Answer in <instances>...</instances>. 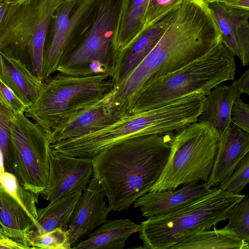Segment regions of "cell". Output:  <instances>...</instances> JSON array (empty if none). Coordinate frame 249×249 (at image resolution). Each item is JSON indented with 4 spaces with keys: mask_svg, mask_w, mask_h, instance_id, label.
<instances>
[{
    "mask_svg": "<svg viewBox=\"0 0 249 249\" xmlns=\"http://www.w3.org/2000/svg\"><path fill=\"white\" fill-rule=\"evenodd\" d=\"M221 41L208 5L201 0H185L153 50L114 88L110 105L129 114L143 86L204 55Z\"/></svg>",
    "mask_w": 249,
    "mask_h": 249,
    "instance_id": "6da1fadb",
    "label": "cell"
},
{
    "mask_svg": "<svg viewBox=\"0 0 249 249\" xmlns=\"http://www.w3.org/2000/svg\"><path fill=\"white\" fill-rule=\"evenodd\" d=\"M170 133L129 138L91 158L93 177L99 182L111 211L126 210L149 192L169 156Z\"/></svg>",
    "mask_w": 249,
    "mask_h": 249,
    "instance_id": "7a4b0ae2",
    "label": "cell"
},
{
    "mask_svg": "<svg viewBox=\"0 0 249 249\" xmlns=\"http://www.w3.org/2000/svg\"><path fill=\"white\" fill-rule=\"evenodd\" d=\"M235 68L234 55L221 41L204 55L143 86L129 113L148 111L194 92L207 95L220 83L233 80Z\"/></svg>",
    "mask_w": 249,
    "mask_h": 249,
    "instance_id": "3957f363",
    "label": "cell"
},
{
    "mask_svg": "<svg viewBox=\"0 0 249 249\" xmlns=\"http://www.w3.org/2000/svg\"><path fill=\"white\" fill-rule=\"evenodd\" d=\"M125 0H95L90 19L67 48L56 71L71 75L111 77L118 31Z\"/></svg>",
    "mask_w": 249,
    "mask_h": 249,
    "instance_id": "277c9868",
    "label": "cell"
},
{
    "mask_svg": "<svg viewBox=\"0 0 249 249\" xmlns=\"http://www.w3.org/2000/svg\"><path fill=\"white\" fill-rule=\"evenodd\" d=\"M220 189L173 212L148 217L140 224V248L171 249L191 235L228 219L234 207L245 197Z\"/></svg>",
    "mask_w": 249,
    "mask_h": 249,
    "instance_id": "5b68a950",
    "label": "cell"
},
{
    "mask_svg": "<svg viewBox=\"0 0 249 249\" xmlns=\"http://www.w3.org/2000/svg\"><path fill=\"white\" fill-rule=\"evenodd\" d=\"M114 88L108 74L71 75L57 72L43 81L38 97L24 114L50 135L62 121L102 100Z\"/></svg>",
    "mask_w": 249,
    "mask_h": 249,
    "instance_id": "8992f818",
    "label": "cell"
},
{
    "mask_svg": "<svg viewBox=\"0 0 249 249\" xmlns=\"http://www.w3.org/2000/svg\"><path fill=\"white\" fill-rule=\"evenodd\" d=\"M170 133V151L164 167L149 192L174 190L180 185L206 182L220 139L210 123L197 121Z\"/></svg>",
    "mask_w": 249,
    "mask_h": 249,
    "instance_id": "52a82bcc",
    "label": "cell"
},
{
    "mask_svg": "<svg viewBox=\"0 0 249 249\" xmlns=\"http://www.w3.org/2000/svg\"><path fill=\"white\" fill-rule=\"evenodd\" d=\"M65 0H32L8 4L0 23V51L19 60L43 81V51L47 26Z\"/></svg>",
    "mask_w": 249,
    "mask_h": 249,
    "instance_id": "ba28073f",
    "label": "cell"
},
{
    "mask_svg": "<svg viewBox=\"0 0 249 249\" xmlns=\"http://www.w3.org/2000/svg\"><path fill=\"white\" fill-rule=\"evenodd\" d=\"M12 174L27 189L42 196L49 174V134L24 113L15 114L9 121Z\"/></svg>",
    "mask_w": 249,
    "mask_h": 249,
    "instance_id": "9c48e42d",
    "label": "cell"
},
{
    "mask_svg": "<svg viewBox=\"0 0 249 249\" xmlns=\"http://www.w3.org/2000/svg\"><path fill=\"white\" fill-rule=\"evenodd\" d=\"M169 118L162 107L139 113L127 114L96 131L50 145L63 154L80 158H92L102 150L134 137L162 134L168 130Z\"/></svg>",
    "mask_w": 249,
    "mask_h": 249,
    "instance_id": "30bf717a",
    "label": "cell"
},
{
    "mask_svg": "<svg viewBox=\"0 0 249 249\" xmlns=\"http://www.w3.org/2000/svg\"><path fill=\"white\" fill-rule=\"evenodd\" d=\"M94 0H65L53 11L43 47V81L56 71L65 50L89 23Z\"/></svg>",
    "mask_w": 249,
    "mask_h": 249,
    "instance_id": "8fae6325",
    "label": "cell"
},
{
    "mask_svg": "<svg viewBox=\"0 0 249 249\" xmlns=\"http://www.w3.org/2000/svg\"><path fill=\"white\" fill-rule=\"evenodd\" d=\"M49 161L48 184L42 196L50 202L70 193L83 191L93 177L91 158L71 156L50 146Z\"/></svg>",
    "mask_w": 249,
    "mask_h": 249,
    "instance_id": "7c38bea8",
    "label": "cell"
},
{
    "mask_svg": "<svg viewBox=\"0 0 249 249\" xmlns=\"http://www.w3.org/2000/svg\"><path fill=\"white\" fill-rule=\"evenodd\" d=\"M112 92L60 123L50 134L51 144L100 130L126 115L111 106Z\"/></svg>",
    "mask_w": 249,
    "mask_h": 249,
    "instance_id": "4fadbf2b",
    "label": "cell"
},
{
    "mask_svg": "<svg viewBox=\"0 0 249 249\" xmlns=\"http://www.w3.org/2000/svg\"><path fill=\"white\" fill-rule=\"evenodd\" d=\"M105 196L99 182L92 177L84 189L68 224L67 231L71 249L85 235L107 221L111 210L107 207Z\"/></svg>",
    "mask_w": 249,
    "mask_h": 249,
    "instance_id": "5bb4252c",
    "label": "cell"
},
{
    "mask_svg": "<svg viewBox=\"0 0 249 249\" xmlns=\"http://www.w3.org/2000/svg\"><path fill=\"white\" fill-rule=\"evenodd\" d=\"M204 183H191L172 190L149 192L134 202L140 207L143 216L147 218L167 214L201 198L217 189Z\"/></svg>",
    "mask_w": 249,
    "mask_h": 249,
    "instance_id": "9a60e30c",
    "label": "cell"
},
{
    "mask_svg": "<svg viewBox=\"0 0 249 249\" xmlns=\"http://www.w3.org/2000/svg\"><path fill=\"white\" fill-rule=\"evenodd\" d=\"M178 9L143 29L122 52L112 76L114 88L119 86L153 50L171 25Z\"/></svg>",
    "mask_w": 249,
    "mask_h": 249,
    "instance_id": "2e32d148",
    "label": "cell"
},
{
    "mask_svg": "<svg viewBox=\"0 0 249 249\" xmlns=\"http://www.w3.org/2000/svg\"><path fill=\"white\" fill-rule=\"evenodd\" d=\"M249 153V133L231 123L220 134L217 150L210 176L205 182L217 187L226 180Z\"/></svg>",
    "mask_w": 249,
    "mask_h": 249,
    "instance_id": "e0dca14e",
    "label": "cell"
},
{
    "mask_svg": "<svg viewBox=\"0 0 249 249\" xmlns=\"http://www.w3.org/2000/svg\"><path fill=\"white\" fill-rule=\"evenodd\" d=\"M0 80L28 108L36 101L43 81L35 76L19 60L0 51Z\"/></svg>",
    "mask_w": 249,
    "mask_h": 249,
    "instance_id": "ac0fdd59",
    "label": "cell"
},
{
    "mask_svg": "<svg viewBox=\"0 0 249 249\" xmlns=\"http://www.w3.org/2000/svg\"><path fill=\"white\" fill-rule=\"evenodd\" d=\"M103 224L71 249H123L128 237L140 229V225L129 218L107 220Z\"/></svg>",
    "mask_w": 249,
    "mask_h": 249,
    "instance_id": "d6986e66",
    "label": "cell"
},
{
    "mask_svg": "<svg viewBox=\"0 0 249 249\" xmlns=\"http://www.w3.org/2000/svg\"><path fill=\"white\" fill-rule=\"evenodd\" d=\"M82 195V191L70 193L50 202L47 207L37 209L36 222L29 231L27 239L57 228L67 230L72 213Z\"/></svg>",
    "mask_w": 249,
    "mask_h": 249,
    "instance_id": "ffe728a7",
    "label": "cell"
},
{
    "mask_svg": "<svg viewBox=\"0 0 249 249\" xmlns=\"http://www.w3.org/2000/svg\"><path fill=\"white\" fill-rule=\"evenodd\" d=\"M241 93L233 83L230 86L217 85L206 97V106L197 121L211 124L221 134L231 122L233 102L240 99Z\"/></svg>",
    "mask_w": 249,
    "mask_h": 249,
    "instance_id": "44dd1931",
    "label": "cell"
},
{
    "mask_svg": "<svg viewBox=\"0 0 249 249\" xmlns=\"http://www.w3.org/2000/svg\"><path fill=\"white\" fill-rule=\"evenodd\" d=\"M0 225L8 236L31 249L27 236L34 222L22 207L0 184Z\"/></svg>",
    "mask_w": 249,
    "mask_h": 249,
    "instance_id": "7402d4cb",
    "label": "cell"
},
{
    "mask_svg": "<svg viewBox=\"0 0 249 249\" xmlns=\"http://www.w3.org/2000/svg\"><path fill=\"white\" fill-rule=\"evenodd\" d=\"M249 249V244L227 225L223 228L196 232L171 249Z\"/></svg>",
    "mask_w": 249,
    "mask_h": 249,
    "instance_id": "603a6c76",
    "label": "cell"
},
{
    "mask_svg": "<svg viewBox=\"0 0 249 249\" xmlns=\"http://www.w3.org/2000/svg\"><path fill=\"white\" fill-rule=\"evenodd\" d=\"M149 0H125L119 27L114 68L122 52L139 35Z\"/></svg>",
    "mask_w": 249,
    "mask_h": 249,
    "instance_id": "cb8c5ba5",
    "label": "cell"
},
{
    "mask_svg": "<svg viewBox=\"0 0 249 249\" xmlns=\"http://www.w3.org/2000/svg\"><path fill=\"white\" fill-rule=\"evenodd\" d=\"M208 5L220 30L222 43L234 56L240 58L237 29L242 21L249 18V11L228 8L219 1Z\"/></svg>",
    "mask_w": 249,
    "mask_h": 249,
    "instance_id": "d4e9b609",
    "label": "cell"
},
{
    "mask_svg": "<svg viewBox=\"0 0 249 249\" xmlns=\"http://www.w3.org/2000/svg\"><path fill=\"white\" fill-rule=\"evenodd\" d=\"M0 184L4 190L24 209L35 224L37 217L36 205L39 195L24 187L13 174L4 172L0 175Z\"/></svg>",
    "mask_w": 249,
    "mask_h": 249,
    "instance_id": "484cf974",
    "label": "cell"
},
{
    "mask_svg": "<svg viewBox=\"0 0 249 249\" xmlns=\"http://www.w3.org/2000/svg\"><path fill=\"white\" fill-rule=\"evenodd\" d=\"M227 226L242 240L249 244V198L240 201L230 213Z\"/></svg>",
    "mask_w": 249,
    "mask_h": 249,
    "instance_id": "4316f807",
    "label": "cell"
},
{
    "mask_svg": "<svg viewBox=\"0 0 249 249\" xmlns=\"http://www.w3.org/2000/svg\"><path fill=\"white\" fill-rule=\"evenodd\" d=\"M67 230L57 228L44 234L28 238L31 249H71Z\"/></svg>",
    "mask_w": 249,
    "mask_h": 249,
    "instance_id": "83f0119b",
    "label": "cell"
},
{
    "mask_svg": "<svg viewBox=\"0 0 249 249\" xmlns=\"http://www.w3.org/2000/svg\"><path fill=\"white\" fill-rule=\"evenodd\" d=\"M15 114L0 103V149L4 159L5 172L12 173V148L9 121Z\"/></svg>",
    "mask_w": 249,
    "mask_h": 249,
    "instance_id": "f1b7e54d",
    "label": "cell"
},
{
    "mask_svg": "<svg viewBox=\"0 0 249 249\" xmlns=\"http://www.w3.org/2000/svg\"><path fill=\"white\" fill-rule=\"evenodd\" d=\"M249 182V153L242 159L230 176L217 187L229 193L241 195Z\"/></svg>",
    "mask_w": 249,
    "mask_h": 249,
    "instance_id": "f546056e",
    "label": "cell"
},
{
    "mask_svg": "<svg viewBox=\"0 0 249 249\" xmlns=\"http://www.w3.org/2000/svg\"><path fill=\"white\" fill-rule=\"evenodd\" d=\"M184 0H149L144 17L142 30L178 9Z\"/></svg>",
    "mask_w": 249,
    "mask_h": 249,
    "instance_id": "4dcf8cb0",
    "label": "cell"
},
{
    "mask_svg": "<svg viewBox=\"0 0 249 249\" xmlns=\"http://www.w3.org/2000/svg\"><path fill=\"white\" fill-rule=\"evenodd\" d=\"M231 122L249 133V105L240 99L235 100L231 108Z\"/></svg>",
    "mask_w": 249,
    "mask_h": 249,
    "instance_id": "1f68e13d",
    "label": "cell"
},
{
    "mask_svg": "<svg viewBox=\"0 0 249 249\" xmlns=\"http://www.w3.org/2000/svg\"><path fill=\"white\" fill-rule=\"evenodd\" d=\"M0 103L14 114L24 113L27 107L0 80Z\"/></svg>",
    "mask_w": 249,
    "mask_h": 249,
    "instance_id": "d6a6232c",
    "label": "cell"
},
{
    "mask_svg": "<svg viewBox=\"0 0 249 249\" xmlns=\"http://www.w3.org/2000/svg\"><path fill=\"white\" fill-rule=\"evenodd\" d=\"M249 19H245L239 25L236 32V38L240 54L239 59L244 66L248 65L249 62Z\"/></svg>",
    "mask_w": 249,
    "mask_h": 249,
    "instance_id": "836d02e7",
    "label": "cell"
},
{
    "mask_svg": "<svg viewBox=\"0 0 249 249\" xmlns=\"http://www.w3.org/2000/svg\"><path fill=\"white\" fill-rule=\"evenodd\" d=\"M29 249L25 244L15 240L7 235L0 225V249Z\"/></svg>",
    "mask_w": 249,
    "mask_h": 249,
    "instance_id": "e575fe53",
    "label": "cell"
},
{
    "mask_svg": "<svg viewBox=\"0 0 249 249\" xmlns=\"http://www.w3.org/2000/svg\"><path fill=\"white\" fill-rule=\"evenodd\" d=\"M233 83L236 85L241 94H249V69L244 71L241 76Z\"/></svg>",
    "mask_w": 249,
    "mask_h": 249,
    "instance_id": "d590c367",
    "label": "cell"
},
{
    "mask_svg": "<svg viewBox=\"0 0 249 249\" xmlns=\"http://www.w3.org/2000/svg\"><path fill=\"white\" fill-rule=\"evenodd\" d=\"M219 2L228 8L249 11V0H221Z\"/></svg>",
    "mask_w": 249,
    "mask_h": 249,
    "instance_id": "8d00e7d4",
    "label": "cell"
},
{
    "mask_svg": "<svg viewBox=\"0 0 249 249\" xmlns=\"http://www.w3.org/2000/svg\"><path fill=\"white\" fill-rule=\"evenodd\" d=\"M8 4L2 0H0V23Z\"/></svg>",
    "mask_w": 249,
    "mask_h": 249,
    "instance_id": "74e56055",
    "label": "cell"
},
{
    "mask_svg": "<svg viewBox=\"0 0 249 249\" xmlns=\"http://www.w3.org/2000/svg\"><path fill=\"white\" fill-rule=\"evenodd\" d=\"M8 4H21L29 2L32 0H2Z\"/></svg>",
    "mask_w": 249,
    "mask_h": 249,
    "instance_id": "f35d334b",
    "label": "cell"
},
{
    "mask_svg": "<svg viewBox=\"0 0 249 249\" xmlns=\"http://www.w3.org/2000/svg\"><path fill=\"white\" fill-rule=\"evenodd\" d=\"M5 172L4 165V159L2 153L0 149V175Z\"/></svg>",
    "mask_w": 249,
    "mask_h": 249,
    "instance_id": "ab89813d",
    "label": "cell"
},
{
    "mask_svg": "<svg viewBox=\"0 0 249 249\" xmlns=\"http://www.w3.org/2000/svg\"><path fill=\"white\" fill-rule=\"evenodd\" d=\"M205 4L209 5V4L214 2H217L221 0H201Z\"/></svg>",
    "mask_w": 249,
    "mask_h": 249,
    "instance_id": "60d3db41",
    "label": "cell"
}]
</instances>
